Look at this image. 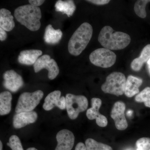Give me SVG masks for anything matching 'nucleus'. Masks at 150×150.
Here are the masks:
<instances>
[{"mask_svg":"<svg viewBox=\"0 0 150 150\" xmlns=\"http://www.w3.org/2000/svg\"><path fill=\"white\" fill-rule=\"evenodd\" d=\"M63 33L60 29L56 30L51 24L48 25L45 29L44 40L49 44H56L62 39Z\"/></svg>","mask_w":150,"mask_h":150,"instance_id":"19","label":"nucleus"},{"mask_svg":"<svg viewBox=\"0 0 150 150\" xmlns=\"http://www.w3.org/2000/svg\"><path fill=\"white\" fill-rule=\"evenodd\" d=\"M66 109L70 119L74 120L81 112L86 110L88 100L82 95H75L72 94L66 95Z\"/></svg>","mask_w":150,"mask_h":150,"instance_id":"6","label":"nucleus"},{"mask_svg":"<svg viewBox=\"0 0 150 150\" xmlns=\"http://www.w3.org/2000/svg\"><path fill=\"white\" fill-rule=\"evenodd\" d=\"M147 67L148 71H149V73L150 75V59L147 62Z\"/></svg>","mask_w":150,"mask_h":150,"instance_id":"32","label":"nucleus"},{"mask_svg":"<svg viewBox=\"0 0 150 150\" xmlns=\"http://www.w3.org/2000/svg\"><path fill=\"white\" fill-rule=\"evenodd\" d=\"M92 64L97 67L108 68L115 64L116 55L111 50L105 48H100L93 51L89 56Z\"/></svg>","mask_w":150,"mask_h":150,"instance_id":"7","label":"nucleus"},{"mask_svg":"<svg viewBox=\"0 0 150 150\" xmlns=\"http://www.w3.org/2000/svg\"><path fill=\"white\" fill-rule=\"evenodd\" d=\"M126 81L123 73L113 72L107 76L105 82L101 86V90L105 93L116 96L122 95L125 92Z\"/></svg>","mask_w":150,"mask_h":150,"instance_id":"4","label":"nucleus"},{"mask_svg":"<svg viewBox=\"0 0 150 150\" xmlns=\"http://www.w3.org/2000/svg\"><path fill=\"white\" fill-rule=\"evenodd\" d=\"M126 105L122 101L115 102L110 113V116L115 122L116 129L123 131L127 129L128 123L125 117Z\"/></svg>","mask_w":150,"mask_h":150,"instance_id":"9","label":"nucleus"},{"mask_svg":"<svg viewBox=\"0 0 150 150\" xmlns=\"http://www.w3.org/2000/svg\"><path fill=\"white\" fill-rule=\"evenodd\" d=\"M7 144L12 150H24L20 139L16 135L11 136L9 139V142Z\"/></svg>","mask_w":150,"mask_h":150,"instance_id":"25","label":"nucleus"},{"mask_svg":"<svg viewBox=\"0 0 150 150\" xmlns=\"http://www.w3.org/2000/svg\"><path fill=\"white\" fill-rule=\"evenodd\" d=\"M143 83L141 78L130 75L126 79L124 94L128 97L131 98L139 93V88Z\"/></svg>","mask_w":150,"mask_h":150,"instance_id":"15","label":"nucleus"},{"mask_svg":"<svg viewBox=\"0 0 150 150\" xmlns=\"http://www.w3.org/2000/svg\"><path fill=\"white\" fill-rule=\"evenodd\" d=\"M150 2V0H139L135 3L134 10L135 13L138 16L142 18L146 16V7L148 3Z\"/></svg>","mask_w":150,"mask_h":150,"instance_id":"23","label":"nucleus"},{"mask_svg":"<svg viewBox=\"0 0 150 150\" xmlns=\"http://www.w3.org/2000/svg\"><path fill=\"white\" fill-rule=\"evenodd\" d=\"M85 145L87 150H112L110 146L96 142L92 139L86 140Z\"/></svg>","mask_w":150,"mask_h":150,"instance_id":"22","label":"nucleus"},{"mask_svg":"<svg viewBox=\"0 0 150 150\" xmlns=\"http://www.w3.org/2000/svg\"><path fill=\"white\" fill-rule=\"evenodd\" d=\"M4 87L12 92L18 91L24 84L21 76L13 70H8L3 75Z\"/></svg>","mask_w":150,"mask_h":150,"instance_id":"11","label":"nucleus"},{"mask_svg":"<svg viewBox=\"0 0 150 150\" xmlns=\"http://www.w3.org/2000/svg\"><path fill=\"white\" fill-rule=\"evenodd\" d=\"M11 93L8 91H4L0 94V115L8 114L11 109Z\"/></svg>","mask_w":150,"mask_h":150,"instance_id":"21","label":"nucleus"},{"mask_svg":"<svg viewBox=\"0 0 150 150\" xmlns=\"http://www.w3.org/2000/svg\"><path fill=\"white\" fill-rule=\"evenodd\" d=\"M98 40L104 48L118 50L129 46L131 38L129 34L121 31H115L110 26L106 25L100 30Z\"/></svg>","mask_w":150,"mask_h":150,"instance_id":"1","label":"nucleus"},{"mask_svg":"<svg viewBox=\"0 0 150 150\" xmlns=\"http://www.w3.org/2000/svg\"><path fill=\"white\" fill-rule=\"evenodd\" d=\"M55 7L56 11L65 14L69 17L73 15L76 9L75 3L71 0H59L55 4Z\"/></svg>","mask_w":150,"mask_h":150,"instance_id":"20","label":"nucleus"},{"mask_svg":"<svg viewBox=\"0 0 150 150\" xmlns=\"http://www.w3.org/2000/svg\"><path fill=\"white\" fill-rule=\"evenodd\" d=\"M61 96L60 91H55L50 93L46 97L43 108L44 110L49 111L55 106H57L61 110L66 108V99L64 96Z\"/></svg>","mask_w":150,"mask_h":150,"instance_id":"12","label":"nucleus"},{"mask_svg":"<svg viewBox=\"0 0 150 150\" xmlns=\"http://www.w3.org/2000/svg\"><path fill=\"white\" fill-rule=\"evenodd\" d=\"M136 150H149L150 138L144 137L139 139L136 142Z\"/></svg>","mask_w":150,"mask_h":150,"instance_id":"26","label":"nucleus"},{"mask_svg":"<svg viewBox=\"0 0 150 150\" xmlns=\"http://www.w3.org/2000/svg\"><path fill=\"white\" fill-rule=\"evenodd\" d=\"M150 59V44L145 46L141 52L139 57L134 59L131 62V69L135 71H139L143 65L147 63Z\"/></svg>","mask_w":150,"mask_h":150,"instance_id":"17","label":"nucleus"},{"mask_svg":"<svg viewBox=\"0 0 150 150\" xmlns=\"http://www.w3.org/2000/svg\"><path fill=\"white\" fill-rule=\"evenodd\" d=\"M38 118L37 112L35 111L16 113L13 118V124L15 129L23 128L28 124L35 123Z\"/></svg>","mask_w":150,"mask_h":150,"instance_id":"14","label":"nucleus"},{"mask_svg":"<svg viewBox=\"0 0 150 150\" xmlns=\"http://www.w3.org/2000/svg\"><path fill=\"white\" fill-rule=\"evenodd\" d=\"M91 108L87 110L86 116L89 120L96 119V124L100 127L107 126L108 120L104 115L100 114L99 109L102 105V100L99 98H93L91 100Z\"/></svg>","mask_w":150,"mask_h":150,"instance_id":"10","label":"nucleus"},{"mask_svg":"<svg viewBox=\"0 0 150 150\" xmlns=\"http://www.w3.org/2000/svg\"><path fill=\"white\" fill-rule=\"evenodd\" d=\"M93 28L91 24L84 22L79 26L72 35L68 43L70 54L78 56L83 52L91 39Z\"/></svg>","mask_w":150,"mask_h":150,"instance_id":"3","label":"nucleus"},{"mask_svg":"<svg viewBox=\"0 0 150 150\" xmlns=\"http://www.w3.org/2000/svg\"><path fill=\"white\" fill-rule=\"evenodd\" d=\"M0 150H2L3 149V144L1 141H0Z\"/></svg>","mask_w":150,"mask_h":150,"instance_id":"33","label":"nucleus"},{"mask_svg":"<svg viewBox=\"0 0 150 150\" xmlns=\"http://www.w3.org/2000/svg\"><path fill=\"white\" fill-rule=\"evenodd\" d=\"M15 26L13 17L10 11L6 8L0 10V28L6 31H11Z\"/></svg>","mask_w":150,"mask_h":150,"instance_id":"18","label":"nucleus"},{"mask_svg":"<svg viewBox=\"0 0 150 150\" xmlns=\"http://www.w3.org/2000/svg\"><path fill=\"white\" fill-rule=\"evenodd\" d=\"M75 150H87V149L86 147V145L83 143L80 142L76 146Z\"/></svg>","mask_w":150,"mask_h":150,"instance_id":"30","label":"nucleus"},{"mask_svg":"<svg viewBox=\"0 0 150 150\" xmlns=\"http://www.w3.org/2000/svg\"><path fill=\"white\" fill-rule=\"evenodd\" d=\"M14 16L18 22L31 31H37L41 26L42 15L38 7L30 4L21 6L15 10Z\"/></svg>","mask_w":150,"mask_h":150,"instance_id":"2","label":"nucleus"},{"mask_svg":"<svg viewBox=\"0 0 150 150\" xmlns=\"http://www.w3.org/2000/svg\"></svg>","mask_w":150,"mask_h":150,"instance_id":"36","label":"nucleus"},{"mask_svg":"<svg viewBox=\"0 0 150 150\" xmlns=\"http://www.w3.org/2000/svg\"><path fill=\"white\" fill-rule=\"evenodd\" d=\"M6 31L2 28H0V40L1 41H4L6 39L7 34Z\"/></svg>","mask_w":150,"mask_h":150,"instance_id":"29","label":"nucleus"},{"mask_svg":"<svg viewBox=\"0 0 150 150\" xmlns=\"http://www.w3.org/2000/svg\"><path fill=\"white\" fill-rule=\"evenodd\" d=\"M58 144L55 150H71L74 144L75 137L68 129L59 131L56 136Z\"/></svg>","mask_w":150,"mask_h":150,"instance_id":"13","label":"nucleus"},{"mask_svg":"<svg viewBox=\"0 0 150 150\" xmlns=\"http://www.w3.org/2000/svg\"><path fill=\"white\" fill-rule=\"evenodd\" d=\"M135 100L138 102H143L145 106L150 108V87H147L137 95Z\"/></svg>","mask_w":150,"mask_h":150,"instance_id":"24","label":"nucleus"},{"mask_svg":"<svg viewBox=\"0 0 150 150\" xmlns=\"http://www.w3.org/2000/svg\"><path fill=\"white\" fill-rule=\"evenodd\" d=\"M29 2L30 5L35 7H38L39 6L43 4V3L45 2V1H42V0H29Z\"/></svg>","mask_w":150,"mask_h":150,"instance_id":"28","label":"nucleus"},{"mask_svg":"<svg viewBox=\"0 0 150 150\" xmlns=\"http://www.w3.org/2000/svg\"><path fill=\"white\" fill-rule=\"evenodd\" d=\"M133 114V111L132 110H129L127 112V115L128 116H131Z\"/></svg>","mask_w":150,"mask_h":150,"instance_id":"31","label":"nucleus"},{"mask_svg":"<svg viewBox=\"0 0 150 150\" xmlns=\"http://www.w3.org/2000/svg\"><path fill=\"white\" fill-rule=\"evenodd\" d=\"M26 150H38L37 149H35V148H29L28 149Z\"/></svg>","mask_w":150,"mask_h":150,"instance_id":"34","label":"nucleus"},{"mask_svg":"<svg viewBox=\"0 0 150 150\" xmlns=\"http://www.w3.org/2000/svg\"><path fill=\"white\" fill-rule=\"evenodd\" d=\"M43 95V92L40 90L22 93L19 97L16 107V112L18 113L33 111L40 103Z\"/></svg>","mask_w":150,"mask_h":150,"instance_id":"5","label":"nucleus"},{"mask_svg":"<svg viewBox=\"0 0 150 150\" xmlns=\"http://www.w3.org/2000/svg\"><path fill=\"white\" fill-rule=\"evenodd\" d=\"M33 67L35 73L38 72L44 69L48 70V78L50 80L55 79L59 73V67L56 61L46 54L38 58L33 65Z\"/></svg>","mask_w":150,"mask_h":150,"instance_id":"8","label":"nucleus"},{"mask_svg":"<svg viewBox=\"0 0 150 150\" xmlns=\"http://www.w3.org/2000/svg\"><path fill=\"white\" fill-rule=\"evenodd\" d=\"M86 1L89 2L97 5H103L108 4L110 2L109 0H89Z\"/></svg>","mask_w":150,"mask_h":150,"instance_id":"27","label":"nucleus"},{"mask_svg":"<svg viewBox=\"0 0 150 150\" xmlns=\"http://www.w3.org/2000/svg\"><path fill=\"white\" fill-rule=\"evenodd\" d=\"M42 53V51L39 50H24L20 52L18 60L19 63L22 64L34 65Z\"/></svg>","mask_w":150,"mask_h":150,"instance_id":"16","label":"nucleus"},{"mask_svg":"<svg viewBox=\"0 0 150 150\" xmlns=\"http://www.w3.org/2000/svg\"><path fill=\"white\" fill-rule=\"evenodd\" d=\"M126 150H133L131 149H126Z\"/></svg>","mask_w":150,"mask_h":150,"instance_id":"35","label":"nucleus"}]
</instances>
